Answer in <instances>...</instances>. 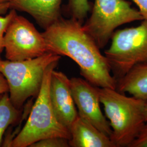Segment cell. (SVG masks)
<instances>
[{
	"label": "cell",
	"instance_id": "cell-1",
	"mask_svg": "<svg viewBox=\"0 0 147 147\" xmlns=\"http://www.w3.org/2000/svg\"><path fill=\"white\" fill-rule=\"evenodd\" d=\"M42 34L49 51L73 59L78 65L80 74L90 84L116 89L117 81L107 58L84 31L82 24L73 18L61 17Z\"/></svg>",
	"mask_w": 147,
	"mask_h": 147
},
{
	"label": "cell",
	"instance_id": "cell-2",
	"mask_svg": "<svg viewBox=\"0 0 147 147\" xmlns=\"http://www.w3.org/2000/svg\"><path fill=\"white\" fill-rule=\"evenodd\" d=\"M100 102L109 120L111 140L116 147H129L146 123V101L127 96L116 89L98 87Z\"/></svg>",
	"mask_w": 147,
	"mask_h": 147
},
{
	"label": "cell",
	"instance_id": "cell-3",
	"mask_svg": "<svg viewBox=\"0 0 147 147\" xmlns=\"http://www.w3.org/2000/svg\"><path fill=\"white\" fill-rule=\"evenodd\" d=\"M58 63L53 62L46 69L41 88L28 119L21 131L11 141V147H30L39 140L52 137H63L70 140V130L58 121L50 98L51 75Z\"/></svg>",
	"mask_w": 147,
	"mask_h": 147
},
{
	"label": "cell",
	"instance_id": "cell-4",
	"mask_svg": "<svg viewBox=\"0 0 147 147\" xmlns=\"http://www.w3.org/2000/svg\"><path fill=\"white\" fill-rule=\"evenodd\" d=\"M61 57L48 51L37 58L24 61L0 60V73L7 81L9 98L16 109L20 110L30 97H37L46 69Z\"/></svg>",
	"mask_w": 147,
	"mask_h": 147
},
{
	"label": "cell",
	"instance_id": "cell-5",
	"mask_svg": "<svg viewBox=\"0 0 147 147\" xmlns=\"http://www.w3.org/2000/svg\"><path fill=\"white\" fill-rule=\"evenodd\" d=\"M111 40L104 53L116 81L134 67L147 63V20L136 27L116 30Z\"/></svg>",
	"mask_w": 147,
	"mask_h": 147
},
{
	"label": "cell",
	"instance_id": "cell-6",
	"mask_svg": "<svg viewBox=\"0 0 147 147\" xmlns=\"http://www.w3.org/2000/svg\"><path fill=\"white\" fill-rule=\"evenodd\" d=\"M140 11L125 0H95L91 14L84 25V31L100 49L107 45L118 27L143 20Z\"/></svg>",
	"mask_w": 147,
	"mask_h": 147
},
{
	"label": "cell",
	"instance_id": "cell-7",
	"mask_svg": "<svg viewBox=\"0 0 147 147\" xmlns=\"http://www.w3.org/2000/svg\"><path fill=\"white\" fill-rule=\"evenodd\" d=\"M7 59L19 61L37 58L49 51L42 33L26 18L16 13L4 35Z\"/></svg>",
	"mask_w": 147,
	"mask_h": 147
},
{
	"label": "cell",
	"instance_id": "cell-8",
	"mask_svg": "<svg viewBox=\"0 0 147 147\" xmlns=\"http://www.w3.org/2000/svg\"><path fill=\"white\" fill-rule=\"evenodd\" d=\"M70 81L78 115L110 137L112 130L109 121L100 107L98 87L80 78H73Z\"/></svg>",
	"mask_w": 147,
	"mask_h": 147
},
{
	"label": "cell",
	"instance_id": "cell-9",
	"mask_svg": "<svg viewBox=\"0 0 147 147\" xmlns=\"http://www.w3.org/2000/svg\"><path fill=\"white\" fill-rule=\"evenodd\" d=\"M49 93L53 110L57 119L69 129L78 113L71 93L70 79L65 74L53 70Z\"/></svg>",
	"mask_w": 147,
	"mask_h": 147
},
{
	"label": "cell",
	"instance_id": "cell-10",
	"mask_svg": "<svg viewBox=\"0 0 147 147\" xmlns=\"http://www.w3.org/2000/svg\"><path fill=\"white\" fill-rule=\"evenodd\" d=\"M63 0H11L10 9L25 12L45 30L61 17Z\"/></svg>",
	"mask_w": 147,
	"mask_h": 147
},
{
	"label": "cell",
	"instance_id": "cell-11",
	"mask_svg": "<svg viewBox=\"0 0 147 147\" xmlns=\"http://www.w3.org/2000/svg\"><path fill=\"white\" fill-rule=\"evenodd\" d=\"M71 147H116L110 137L78 115L69 128Z\"/></svg>",
	"mask_w": 147,
	"mask_h": 147
},
{
	"label": "cell",
	"instance_id": "cell-12",
	"mask_svg": "<svg viewBox=\"0 0 147 147\" xmlns=\"http://www.w3.org/2000/svg\"><path fill=\"white\" fill-rule=\"evenodd\" d=\"M116 90L147 101V63L134 67L117 80Z\"/></svg>",
	"mask_w": 147,
	"mask_h": 147
},
{
	"label": "cell",
	"instance_id": "cell-13",
	"mask_svg": "<svg viewBox=\"0 0 147 147\" xmlns=\"http://www.w3.org/2000/svg\"><path fill=\"white\" fill-rule=\"evenodd\" d=\"M19 110L11 102L8 92L0 94V146L5 130L19 119Z\"/></svg>",
	"mask_w": 147,
	"mask_h": 147
},
{
	"label": "cell",
	"instance_id": "cell-14",
	"mask_svg": "<svg viewBox=\"0 0 147 147\" xmlns=\"http://www.w3.org/2000/svg\"><path fill=\"white\" fill-rule=\"evenodd\" d=\"M68 9L71 18L83 24L91 9L88 0H69Z\"/></svg>",
	"mask_w": 147,
	"mask_h": 147
},
{
	"label": "cell",
	"instance_id": "cell-15",
	"mask_svg": "<svg viewBox=\"0 0 147 147\" xmlns=\"http://www.w3.org/2000/svg\"><path fill=\"white\" fill-rule=\"evenodd\" d=\"M69 140L60 137H52L35 142L29 147H69Z\"/></svg>",
	"mask_w": 147,
	"mask_h": 147
},
{
	"label": "cell",
	"instance_id": "cell-16",
	"mask_svg": "<svg viewBox=\"0 0 147 147\" xmlns=\"http://www.w3.org/2000/svg\"><path fill=\"white\" fill-rule=\"evenodd\" d=\"M16 13L15 9H11L9 12L5 16H0V60L1 59V54L5 50L4 46V35L5 33L6 28L9 22Z\"/></svg>",
	"mask_w": 147,
	"mask_h": 147
},
{
	"label": "cell",
	"instance_id": "cell-17",
	"mask_svg": "<svg viewBox=\"0 0 147 147\" xmlns=\"http://www.w3.org/2000/svg\"><path fill=\"white\" fill-rule=\"evenodd\" d=\"M129 147H147V121L136 139Z\"/></svg>",
	"mask_w": 147,
	"mask_h": 147
},
{
	"label": "cell",
	"instance_id": "cell-18",
	"mask_svg": "<svg viewBox=\"0 0 147 147\" xmlns=\"http://www.w3.org/2000/svg\"><path fill=\"white\" fill-rule=\"evenodd\" d=\"M136 5L143 20H147V0H132Z\"/></svg>",
	"mask_w": 147,
	"mask_h": 147
},
{
	"label": "cell",
	"instance_id": "cell-19",
	"mask_svg": "<svg viewBox=\"0 0 147 147\" xmlns=\"http://www.w3.org/2000/svg\"><path fill=\"white\" fill-rule=\"evenodd\" d=\"M9 92V87L5 76L0 73V94Z\"/></svg>",
	"mask_w": 147,
	"mask_h": 147
},
{
	"label": "cell",
	"instance_id": "cell-20",
	"mask_svg": "<svg viewBox=\"0 0 147 147\" xmlns=\"http://www.w3.org/2000/svg\"><path fill=\"white\" fill-rule=\"evenodd\" d=\"M10 9L9 2H4L0 1V16L4 15L7 13V11Z\"/></svg>",
	"mask_w": 147,
	"mask_h": 147
},
{
	"label": "cell",
	"instance_id": "cell-21",
	"mask_svg": "<svg viewBox=\"0 0 147 147\" xmlns=\"http://www.w3.org/2000/svg\"><path fill=\"white\" fill-rule=\"evenodd\" d=\"M144 117H145V120L147 121V101L146 104L145 108H144Z\"/></svg>",
	"mask_w": 147,
	"mask_h": 147
},
{
	"label": "cell",
	"instance_id": "cell-22",
	"mask_svg": "<svg viewBox=\"0 0 147 147\" xmlns=\"http://www.w3.org/2000/svg\"><path fill=\"white\" fill-rule=\"evenodd\" d=\"M11 0H0L1 2H10Z\"/></svg>",
	"mask_w": 147,
	"mask_h": 147
}]
</instances>
